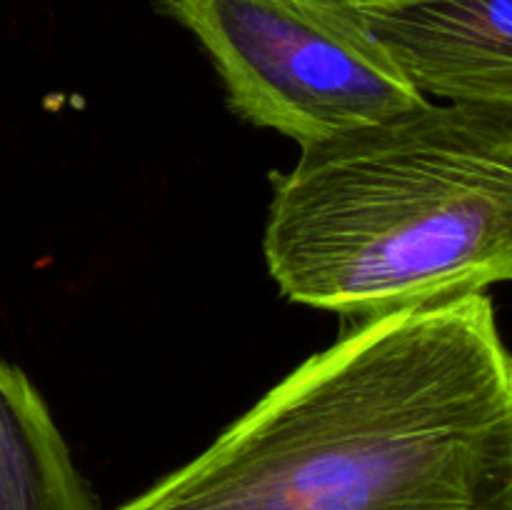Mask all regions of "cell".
I'll list each match as a JSON object with an SVG mask.
<instances>
[{
    "label": "cell",
    "instance_id": "obj_1",
    "mask_svg": "<svg viewBox=\"0 0 512 510\" xmlns=\"http://www.w3.org/2000/svg\"><path fill=\"white\" fill-rule=\"evenodd\" d=\"M115 510H512V360L493 300L353 323Z\"/></svg>",
    "mask_w": 512,
    "mask_h": 510
},
{
    "label": "cell",
    "instance_id": "obj_2",
    "mask_svg": "<svg viewBox=\"0 0 512 510\" xmlns=\"http://www.w3.org/2000/svg\"><path fill=\"white\" fill-rule=\"evenodd\" d=\"M265 265L285 298L360 320L512 275V105L425 103L300 145L275 173Z\"/></svg>",
    "mask_w": 512,
    "mask_h": 510
},
{
    "label": "cell",
    "instance_id": "obj_3",
    "mask_svg": "<svg viewBox=\"0 0 512 510\" xmlns=\"http://www.w3.org/2000/svg\"><path fill=\"white\" fill-rule=\"evenodd\" d=\"M158 8L200 40L240 118L298 145L428 100L345 0H158Z\"/></svg>",
    "mask_w": 512,
    "mask_h": 510
},
{
    "label": "cell",
    "instance_id": "obj_4",
    "mask_svg": "<svg viewBox=\"0 0 512 510\" xmlns=\"http://www.w3.org/2000/svg\"><path fill=\"white\" fill-rule=\"evenodd\" d=\"M423 98L512 105V0H345Z\"/></svg>",
    "mask_w": 512,
    "mask_h": 510
},
{
    "label": "cell",
    "instance_id": "obj_5",
    "mask_svg": "<svg viewBox=\"0 0 512 510\" xmlns=\"http://www.w3.org/2000/svg\"><path fill=\"white\" fill-rule=\"evenodd\" d=\"M0 510H103L38 388L3 358Z\"/></svg>",
    "mask_w": 512,
    "mask_h": 510
}]
</instances>
